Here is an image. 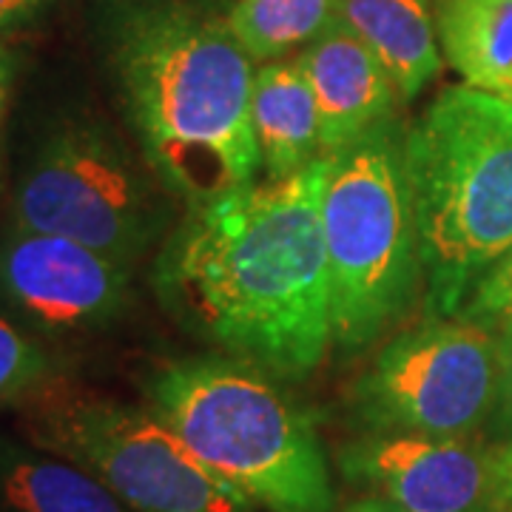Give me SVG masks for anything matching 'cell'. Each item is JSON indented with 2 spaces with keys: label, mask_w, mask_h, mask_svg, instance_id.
<instances>
[{
  "label": "cell",
  "mask_w": 512,
  "mask_h": 512,
  "mask_svg": "<svg viewBox=\"0 0 512 512\" xmlns=\"http://www.w3.org/2000/svg\"><path fill=\"white\" fill-rule=\"evenodd\" d=\"M325 177L328 154L285 180L188 205L154 262L160 305L225 356L305 379L333 342Z\"/></svg>",
  "instance_id": "obj_1"
},
{
  "label": "cell",
  "mask_w": 512,
  "mask_h": 512,
  "mask_svg": "<svg viewBox=\"0 0 512 512\" xmlns=\"http://www.w3.org/2000/svg\"><path fill=\"white\" fill-rule=\"evenodd\" d=\"M254 60L228 20L185 6H137L111 29V66L140 154L188 205L254 183Z\"/></svg>",
  "instance_id": "obj_2"
},
{
  "label": "cell",
  "mask_w": 512,
  "mask_h": 512,
  "mask_svg": "<svg viewBox=\"0 0 512 512\" xmlns=\"http://www.w3.org/2000/svg\"><path fill=\"white\" fill-rule=\"evenodd\" d=\"M427 319L458 316L512 248V103L450 86L404 131Z\"/></svg>",
  "instance_id": "obj_3"
},
{
  "label": "cell",
  "mask_w": 512,
  "mask_h": 512,
  "mask_svg": "<svg viewBox=\"0 0 512 512\" xmlns=\"http://www.w3.org/2000/svg\"><path fill=\"white\" fill-rule=\"evenodd\" d=\"M146 393L151 413L259 510L333 512L319 430L265 370L225 353L194 356L160 367Z\"/></svg>",
  "instance_id": "obj_4"
},
{
  "label": "cell",
  "mask_w": 512,
  "mask_h": 512,
  "mask_svg": "<svg viewBox=\"0 0 512 512\" xmlns=\"http://www.w3.org/2000/svg\"><path fill=\"white\" fill-rule=\"evenodd\" d=\"M322 234L333 342L365 348L402 319L424 285L399 120L328 154Z\"/></svg>",
  "instance_id": "obj_5"
},
{
  "label": "cell",
  "mask_w": 512,
  "mask_h": 512,
  "mask_svg": "<svg viewBox=\"0 0 512 512\" xmlns=\"http://www.w3.org/2000/svg\"><path fill=\"white\" fill-rule=\"evenodd\" d=\"M20 402L37 447L83 467L131 512H259L151 410L97 396L60 376Z\"/></svg>",
  "instance_id": "obj_6"
},
{
  "label": "cell",
  "mask_w": 512,
  "mask_h": 512,
  "mask_svg": "<svg viewBox=\"0 0 512 512\" xmlns=\"http://www.w3.org/2000/svg\"><path fill=\"white\" fill-rule=\"evenodd\" d=\"M171 191L103 123L52 128L20 174L15 225L83 242L134 265L171 225Z\"/></svg>",
  "instance_id": "obj_7"
},
{
  "label": "cell",
  "mask_w": 512,
  "mask_h": 512,
  "mask_svg": "<svg viewBox=\"0 0 512 512\" xmlns=\"http://www.w3.org/2000/svg\"><path fill=\"white\" fill-rule=\"evenodd\" d=\"M498 333L464 316L424 319L390 339L353 387L365 433L470 439L493 416Z\"/></svg>",
  "instance_id": "obj_8"
},
{
  "label": "cell",
  "mask_w": 512,
  "mask_h": 512,
  "mask_svg": "<svg viewBox=\"0 0 512 512\" xmlns=\"http://www.w3.org/2000/svg\"><path fill=\"white\" fill-rule=\"evenodd\" d=\"M131 265L83 242L12 228L0 237V302L46 336H77L126 311Z\"/></svg>",
  "instance_id": "obj_9"
},
{
  "label": "cell",
  "mask_w": 512,
  "mask_h": 512,
  "mask_svg": "<svg viewBox=\"0 0 512 512\" xmlns=\"http://www.w3.org/2000/svg\"><path fill=\"white\" fill-rule=\"evenodd\" d=\"M339 470L407 512H512L498 450L470 439L365 433L339 450Z\"/></svg>",
  "instance_id": "obj_10"
},
{
  "label": "cell",
  "mask_w": 512,
  "mask_h": 512,
  "mask_svg": "<svg viewBox=\"0 0 512 512\" xmlns=\"http://www.w3.org/2000/svg\"><path fill=\"white\" fill-rule=\"evenodd\" d=\"M296 60L316 97L325 154L353 146L373 128L399 120V86L342 20L308 43Z\"/></svg>",
  "instance_id": "obj_11"
},
{
  "label": "cell",
  "mask_w": 512,
  "mask_h": 512,
  "mask_svg": "<svg viewBox=\"0 0 512 512\" xmlns=\"http://www.w3.org/2000/svg\"><path fill=\"white\" fill-rule=\"evenodd\" d=\"M251 123L268 180L293 177L325 157L316 97L296 57L256 69Z\"/></svg>",
  "instance_id": "obj_12"
},
{
  "label": "cell",
  "mask_w": 512,
  "mask_h": 512,
  "mask_svg": "<svg viewBox=\"0 0 512 512\" xmlns=\"http://www.w3.org/2000/svg\"><path fill=\"white\" fill-rule=\"evenodd\" d=\"M336 18L382 60L402 100H413L441 72L433 0H336Z\"/></svg>",
  "instance_id": "obj_13"
},
{
  "label": "cell",
  "mask_w": 512,
  "mask_h": 512,
  "mask_svg": "<svg viewBox=\"0 0 512 512\" xmlns=\"http://www.w3.org/2000/svg\"><path fill=\"white\" fill-rule=\"evenodd\" d=\"M436 20L464 86L512 103V0H439Z\"/></svg>",
  "instance_id": "obj_14"
},
{
  "label": "cell",
  "mask_w": 512,
  "mask_h": 512,
  "mask_svg": "<svg viewBox=\"0 0 512 512\" xmlns=\"http://www.w3.org/2000/svg\"><path fill=\"white\" fill-rule=\"evenodd\" d=\"M0 512H131L83 467L0 439Z\"/></svg>",
  "instance_id": "obj_15"
},
{
  "label": "cell",
  "mask_w": 512,
  "mask_h": 512,
  "mask_svg": "<svg viewBox=\"0 0 512 512\" xmlns=\"http://www.w3.org/2000/svg\"><path fill=\"white\" fill-rule=\"evenodd\" d=\"M228 29L254 63L305 49L336 23V0H234Z\"/></svg>",
  "instance_id": "obj_16"
},
{
  "label": "cell",
  "mask_w": 512,
  "mask_h": 512,
  "mask_svg": "<svg viewBox=\"0 0 512 512\" xmlns=\"http://www.w3.org/2000/svg\"><path fill=\"white\" fill-rule=\"evenodd\" d=\"M55 376L52 359L29 333L0 316V404L26 399Z\"/></svg>",
  "instance_id": "obj_17"
},
{
  "label": "cell",
  "mask_w": 512,
  "mask_h": 512,
  "mask_svg": "<svg viewBox=\"0 0 512 512\" xmlns=\"http://www.w3.org/2000/svg\"><path fill=\"white\" fill-rule=\"evenodd\" d=\"M458 316L478 322L484 328L498 333L501 325L512 319V248L495 262L487 274L481 276L476 291L464 302Z\"/></svg>",
  "instance_id": "obj_18"
},
{
  "label": "cell",
  "mask_w": 512,
  "mask_h": 512,
  "mask_svg": "<svg viewBox=\"0 0 512 512\" xmlns=\"http://www.w3.org/2000/svg\"><path fill=\"white\" fill-rule=\"evenodd\" d=\"M487 427L498 441H512V319L498 328V390Z\"/></svg>",
  "instance_id": "obj_19"
},
{
  "label": "cell",
  "mask_w": 512,
  "mask_h": 512,
  "mask_svg": "<svg viewBox=\"0 0 512 512\" xmlns=\"http://www.w3.org/2000/svg\"><path fill=\"white\" fill-rule=\"evenodd\" d=\"M55 0H0V35L43 15Z\"/></svg>",
  "instance_id": "obj_20"
},
{
  "label": "cell",
  "mask_w": 512,
  "mask_h": 512,
  "mask_svg": "<svg viewBox=\"0 0 512 512\" xmlns=\"http://www.w3.org/2000/svg\"><path fill=\"white\" fill-rule=\"evenodd\" d=\"M12 77H15V60L9 55V49L0 43V128H3V117H6V109H9Z\"/></svg>",
  "instance_id": "obj_21"
},
{
  "label": "cell",
  "mask_w": 512,
  "mask_h": 512,
  "mask_svg": "<svg viewBox=\"0 0 512 512\" xmlns=\"http://www.w3.org/2000/svg\"><path fill=\"white\" fill-rule=\"evenodd\" d=\"M345 512H407V510H402L399 504H393V501H387V498H379V495H367V498H362V501L350 504Z\"/></svg>",
  "instance_id": "obj_22"
},
{
  "label": "cell",
  "mask_w": 512,
  "mask_h": 512,
  "mask_svg": "<svg viewBox=\"0 0 512 512\" xmlns=\"http://www.w3.org/2000/svg\"><path fill=\"white\" fill-rule=\"evenodd\" d=\"M498 456H501V473H504V484H507V501H510L512 510V441L498 447Z\"/></svg>",
  "instance_id": "obj_23"
}]
</instances>
